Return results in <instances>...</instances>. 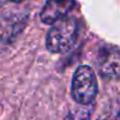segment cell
Wrapping results in <instances>:
<instances>
[{"mask_svg": "<svg viewBox=\"0 0 120 120\" xmlns=\"http://www.w3.org/2000/svg\"><path fill=\"white\" fill-rule=\"evenodd\" d=\"M74 6V0H47L40 12V19L44 24L53 25L61 20Z\"/></svg>", "mask_w": 120, "mask_h": 120, "instance_id": "4", "label": "cell"}, {"mask_svg": "<svg viewBox=\"0 0 120 120\" xmlns=\"http://www.w3.org/2000/svg\"><path fill=\"white\" fill-rule=\"evenodd\" d=\"M92 114V106L91 105H82L73 109L68 113L65 120H90Z\"/></svg>", "mask_w": 120, "mask_h": 120, "instance_id": "6", "label": "cell"}, {"mask_svg": "<svg viewBox=\"0 0 120 120\" xmlns=\"http://www.w3.org/2000/svg\"><path fill=\"white\" fill-rule=\"evenodd\" d=\"M78 37V24L73 18H63L53 24L46 38L47 49L52 53H64L75 42Z\"/></svg>", "mask_w": 120, "mask_h": 120, "instance_id": "1", "label": "cell"}, {"mask_svg": "<svg viewBox=\"0 0 120 120\" xmlns=\"http://www.w3.org/2000/svg\"><path fill=\"white\" fill-rule=\"evenodd\" d=\"M1 3H3V0H0V5H1Z\"/></svg>", "mask_w": 120, "mask_h": 120, "instance_id": "8", "label": "cell"}, {"mask_svg": "<svg viewBox=\"0 0 120 120\" xmlns=\"http://www.w3.org/2000/svg\"><path fill=\"white\" fill-rule=\"evenodd\" d=\"M10 1H12V3H15V4H19V3L24 1V0H10Z\"/></svg>", "mask_w": 120, "mask_h": 120, "instance_id": "7", "label": "cell"}, {"mask_svg": "<svg viewBox=\"0 0 120 120\" xmlns=\"http://www.w3.org/2000/svg\"><path fill=\"white\" fill-rule=\"evenodd\" d=\"M28 13L21 7H11L0 14V40L10 42L25 28Z\"/></svg>", "mask_w": 120, "mask_h": 120, "instance_id": "3", "label": "cell"}, {"mask_svg": "<svg viewBox=\"0 0 120 120\" xmlns=\"http://www.w3.org/2000/svg\"><path fill=\"white\" fill-rule=\"evenodd\" d=\"M119 49L115 46L104 47L98 56V67L106 78H118L119 75Z\"/></svg>", "mask_w": 120, "mask_h": 120, "instance_id": "5", "label": "cell"}, {"mask_svg": "<svg viewBox=\"0 0 120 120\" xmlns=\"http://www.w3.org/2000/svg\"><path fill=\"white\" fill-rule=\"evenodd\" d=\"M98 92V81L90 66H80L72 79V97L80 105H91Z\"/></svg>", "mask_w": 120, "mask_h": 120, "instance_id": "2", "label": "cell"}]
</instances>
